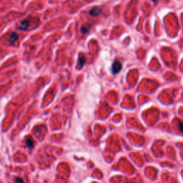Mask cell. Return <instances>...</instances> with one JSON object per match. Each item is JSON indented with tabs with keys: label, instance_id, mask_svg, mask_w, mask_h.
Returning a JSON list of instances; mask_svg holds the SVG:
<instances>
[{
	"label": "cell",
	"instance_id": "6da1fadb",
	"mask_svg": "<svg viewBox=\"0 0 183 183\" xmlns=\"http://www.w3.org/2000/svg\"><path fill=\"white\" fill-rule=\"evenodd\" d=\"M122 66L121 62L117 61V60H115V61L112 63V74H118V73L122 70Z\"/></svg>",
	"mask_w": 183,
	"mask_h": 183
},
{
	"label": "cell",
	"instance_id": "7a4b0ae2",
	"mask_svg": "<svg viewBox=\"0 0 183 183\" xmlns=\"http://www.w3.org/2000/svg\"><path fill=\"white\" fill-rule=\"evenodd\" d=\"M30 26V20L29 19H24L23 21H20L19 24H18L17 28L19 30H23V31H26L28 29V28Z\"/></svg>",
	"mask_w": 183,
	"mask_h": 183
},
{
	"label": "cell",
	"instance_id": "3957f363",
	"mask_svg": "<svg viewBox=\"0 0 183 183\" xmlns=\"http://www.w3.org/2000/svg\"><path fill=\"white\" fill-rule=\"evenodd\" d=\"M86 62V57L83 54H79L78 57V59H77V68L78 69H80L84 67V64Z\"/></svg>",
	"mask_w": 183,
	"mask_h": 183
},
{
	"label": "cell",
	"instance_id": "277c9868",
	"mask_svg": "<svg viewBox=\"0 0 183 183\" xmlns=\"http://www.w3.org/2000/svg\"><path fill=\"white\" fill-rule=\"evenodd\" d=\"M102 12V9L100 8V7H93L92 9L89 10V14L91 16H92V17H97V16H98L99 14H101Z\"/></svg>",
	"mask_w": 183,
	"mask_h": 183
},
{
	"label": "cell",
	"instance_id": "5b68a950",
	"mask_svg": "<svg viewBox=\"0 0 183 183\" xmlns=\"http://www.w3.org/2000/svg\"><path fill=\"white\" fill-rule=\"evenodd\" d=\"M17 39H18V34L16 32H12L10 34L9 37L8 41L10 44H13V43L15 42Z\"/></svg>",
	"mask_w": 183,
	"mask_h": 183
},
{
	"label": "cell",
	"instance_id": "8992f818",
	"mask_svg": "<svg viewBox=\"0 0 183 183\" xmlns=\"http://www.w3.org/2000/svg\"><path fill=\"white\" fill-rule=\"evenodd\" d=\"M90 28H91V26H90L89 24H84V25L81 27V29H80V31H81L82 34H85V33H87L89 31Z\"/></svg>",
	"mask_w": 183,
	"mask_h": 183
},
{
	"label": "cell",
	"instance_id": "52a82bcc",
	"mask_svg": "<svg viewBox=\"0 0 183 183\" xmlns=\"http://www.w3.org/2000/svg\"><path fill=\"white\" fill-rule=\"evenodd\" d=\"M26 143H27V146H29V147H31L33 146V140H31V138H30V137H29V138L27 139V141H26Z\"/></svg>",
	"mask_w": 183,
	"mask_h": 183
},
{
	"label": "cell",
	"instance_id": "ba28073f",
	"mask_svg": "<svg viewBox=\"0 0 183 183\" xmlns=\"http://www.w3.org/2000/svg\"><path fill=\"white\" fill-rule=\"evenodd\" d=\"M179 128H180V130L182 132H183V123L182 122H180V124H179Z\"/></svg>",
	"mask_w": 183,
	"mask_h": 183
},
{
	"label": "cell",
	"instance_id": "9c48e42d",
	"mask_svg": "<svg viewBox=\"0 0 183 183\" xmlns=\"http://www.w3.org/2000/svg\"><path fill=\"white\" fill-rule=\"evenodd\" d=\"M15 181L17 183H23V180H21V179L19 178V177H17V178L15 179Z\"/></svg>",
	"mask_w": 183,
	"mask_h": 183
},
{
	"label": "cell",
	"instance_id": "30bf717a",
	"mask_svg": "<svg viewBox=\"0 0 183 183\" xmlns=\"http://www.w3.org/2000/svg\"><path fill=\"white\" fill-rule=\"evenodd\" d=\"M152 1H154V2H155V1H157V0H152Z\"/></svg>",
	"mask_w": 183,
	"mask_h": 183
}]
</instances>
